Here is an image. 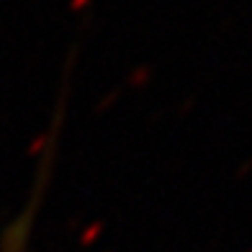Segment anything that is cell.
<instances>
[{"label":"cell","instance_id":"cell-1","mask_svg":"<svg viewBox=\"0 0 252 252\" xmlns=\"http://www.w3.org/2000/svg\"><path fill=\"white\" fill-rule=\"evenodd\" d=\"M83 5H85V0H72V8H75V10L83 8Z\"/></svg>","mask_w":252,"mask_h":252}]
</instances>
